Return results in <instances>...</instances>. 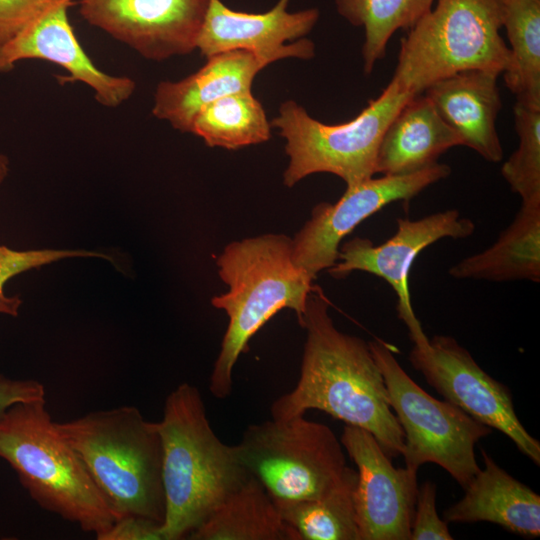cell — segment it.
Returning a JSON list of instances; mask_svg holds the SVG:
<instances>
[{"mask_svg": "<svg viewBox=\"0 0 540 540\" xmlns=\"http://www.w3.org/2000/svg\"><path fill=\"white\" fill-rule=\"evenodd\" d=\"M118 519L134 514L163 524L162 442L157 422L135 406L87 413L58 423Z\"/></svg>", "mask_w": 540, "mask_h": 540, "instance_id": "cell-4", "label": "cell"}, {"mask_svg": "<svg viewBox=\"0 0 540 540\" xmlns=\"http://www.w3.org/2000/svg\"><path fill=\"white\" fill-rule=\"evenodd\" d=\"M190 133L209 147L236 150L266 142L271 125L251 91L229 94L207 103L195 115Z\"/></svg>", "mask_w": 540, "mask_h": 540, "instance_id": "cell-24", "label": "cell"}, {"mask_svg": "<svg viewBox=\"0 0 540 540\" xmlns=\"http://www.w3.org/2000/svg\"><path fill=\"white\" fill-rule=\"evenodd\" d=\"M300 326L307 333L300 377L272 403V419L321 410L370 432L390 458L402 455L404 432L369 344L336 328L320 287L312 288Z\"/></svg>", "mask_w": 540, "mask_h": 540, "instance_id": "cell-1", "label": "cell"}, {"mask_svg": "<svg viewBox=\"0 0 540 540\" xmlns=\"http://www.w3.org/2000/svg\"><path fill=\"white\" fill-rule=\"evenodd\" d=\"M210 0H78L90 25L148 60L163 61L197 49Z\"/></svg>", "mask_w": 540, "mask_h": 540, "instance_id": "cell-13", "label": "cell"}, {"mask_svg": "<svg viewBox=\"0 0 540 540\" xmlns=\"http://www.w3.org/2000/svg\"><path fill=\"white\" fill-rule=\"evenodd\" d=\"M77 257L111 258L97 251L85 249H30L15 250L0 245V314L17 316L22 300L18 295L5 293L6 283L13 277L59 260Z\"/></svg>", "mask_w": 540, "mask_h": 540, "instance_id": "cell-28", "label": "cell"}, {"mask_svg": "<svg viewBox=\"0 0 540 540\" xmlns=\"http://www.w3.org/2000/svg\"><path fill=\"white\" fill-rule=\"evenodd\" d=\"M218 274L229 290L212 298L224 310L228 326L210 377V391L225 399L232 391L234 366L247 352L256 332L284 308L295 311L299 324L313 280L296 266L292 238L264 234L229 243L216 259Z\"/></svg>", "mask_w": 540, "mask_h": 540, "instance_id": "cell-3", "label": "cell"}, {"mask_svg": "<svg viewBox=\"0 0 540 540\" xmlns=\"http://www.w3.org/2000/svg\"><path fill=\"white\" fill-rule=\"evenodd\" d=\"M454 279L540 281V202H521L513 221L484 251L451 266Z\"/></svg>", "mask_w": 540, "mask_h": 540, "instance_id": "cell-21", "label": "cell"}, {"mask_svg": "<svg viewBox=\"0 0 540 540\" xmlns=\"http://www.w3.org/2000/svg\"><path fill=\"white\" fill-rule=\"evenodd\" d=\"M501 1L512 55L506 86L517 104L540 109V0Z\"/></svg>", "mask_w": 540, "mask_h": 540, "instance_id": "cell-25", "label": "cell"}, {"mask_svg": "<svg viewBox=\"0 0 540 540\" xmlns=\"http://www.w3.org/2000/svg\"><path fill=\"white\" fill-rule=\"evenodd\" d=\"M435 0H334L340 16L364 29L363 69L370 74L383 59L389 39L409 30L433 7Z\"/></svg>", "mask_w": 540, "mask_h": 540, "instance_id": "cell-26", "label": "cell"}, {"mask_svg": "<svg viewBox=\"0 0 540 540\" xmlns=\"http://www.w3.org/2000/svg\"><path fill=\"white\" fill-rule=\"evenodd\" d=\"M448 523L436 510V485L427 481L418 487L410 540H452Z\"/></svg>", "mask_w": 540, "mask_h": 540, "instance_id": "cell-29", "label": "cell"}, {"mask_svg": "<svg viewBox=\"0 0 540 540\" xmlns=\"http://www.w3.org/2000/svg\"><path fill=\"white\" fill-rule=\"evenodd\" d=\"M368 344L404 432L405 468L417 473L425 463L437 464L465 489L480 470L475 445L491 434L492 428L417 385L398 363L393 345L379 338Z\"/></svg>", "mask_w": 540, "mask_h": 540, "instance_id": "cell-8", "label": "cell"}, {"mask_svg": "<svg viewBox=\"0 0 540 540\" xmlns=\"http://www.w3.org/2000/svg\"><path fill=\"white\" fill-rule=\"evenodd\" d=\"M340 442L357 466L354 498L360 540H410L417 473L395 468L363 428L345 425Z\"/></svg>", "mask_w": 540, "mask_h": 540, "instance_id": "cell-14", "label": "cell"}, {"mask_svg": "<svg viewBox=\"0 0 540 540\" xmlns=\"http://www.w3.org/2000/svg\"><path fill=\"white\" fill-rule=\"evenodd\" d=\"M275 58L250 50H229L207 58L197 72L155 90L152 114L181 132L191 130L197 112L223 96L251 91L255 76Z\"/></svg>", "mask_w": 540, "mask_h": 540, "instance_id": "cell-17", "label": "cell"}, {"mask_svg": "<svg viewBox=\"0 0 540 540\" xmlns=\"http://www.w3.org/2000/svg\"><path fill=\"white\" fill-rule=\"evenodd\" d=\"M412 97L389 82L355 118L334 125L312 118L293 100L283 102L270 125L278 128L286 140L289 164L283 175L284 184L292 187L315 173L334 174L346 187L373 177L381 138Z\"/></svg>", "mask_w": 540, "mask_h": 540, "instance_id": "cell-7", "label": "cell"}, {"mask_svg": "<svg viewBox=\"0 0 540 540\" xmlns=\"http://www.w3.org/2000/svg\"><path fill=\"white\" fill-rule=\"evenodd\" d=\"M78 0H48L44 9L13 40L0 47V73L9 72L20 61L52 62L68 75L60 83L82 82L94 92L96 101L116 108L135 91L127 76H113L99 69L81 47L68 17Z\"/></svg>", "mask_w": 540, "mask_h": 540, "instance_id": "cell-15", "label": "cell"}, {"mask_svg": "<svg viewBox=\"0 0 540 540\" xmlns=\"http://www.w3.org/2000/svg\"><path fill=\"white\" fill-rule=\"evenodd\" d=\"M288 4L289 0H279L266 12L248 13L210 0L197 49L206 58L223 51L250 50L276 60L310 59L314 44L303 37L313 29L320 12L317 8L289 12Z\"/></svg>", "mask_w": 540, "mask_h": 540, "instance_id": "cell-16", "label": "cell"}, {"mask_svg": "<svg viewBox=\"0 0 540 540\" xmlns=\"http://www.w3.org/2000/svg\"><path fill=\"white\" fill-rule=\"evenodd\" d=\"M187 539L301 540L283 520L264 486L252 475Z\"/></svg>", "mask_w": 540, "mask_h": 540, "instance_id": "cell-22", "label": "cell"}, {"mask_svg": "<svg viewBox=\"0 0 540 540\" xmlns=\"http://www.w3.org/2000/svg\"><path fill=\"white\" fill-rule=\"evenodd\" d=\"M484 468L473 477L461 500L445 510L449 522L487 521L523 537L540 535V496L498 466L482 450Z\"/></svg>", "mask_w": 540, "mask_h": 540, "instance_id": "cell-19", "label": "cell"}, {"mask_svg": "<svg viewBox=\"0 0 540 540\" xmlns=\"http://www.w3.org/2000/svg\"><path fill=\"white\" fill-rule=\"evenodd\" d=\"M55 423L45 400L10 406L0 415V458L42 509L96 537L117 518Z\"/></svg>", "mask_w": 540, "mask_h": 540, "instance_id": "cell-5", "label": "cell"}, {"mask_svg": "<svg viewBox=\"0 0 540 540\" xmlns=\"http://www.w3.org/2000/svg\"><path fill=\"white\" fill-rule=\"evenodd\" d=\"M357 471L348 467L343 479L317 499L276 501L283 520L301 540H360L355 510Z\"/></svg>", "mask_w": 540, "mask_h": 540, "instance_id": "cell-23", "label": "cell"}, {"mask_svg": "<svg viewBox=\"0 0 540 540\" xmlns=\"http://www.w3.org/2000/svg\"><path fill=\"white\" fill-rule=\"evenodd\" d=\"M9 172V160L6 155L0 153V184L5 180Z\"/></svg>", "mask_w": 540, "mask_h": 540, "instance_id": "cell-33", "label": "cell"}, {"mask_svg": "<svg viewBox=\"0 0 540 540\" xmlns=\"http://www.w3.org/2000/svg\"><path fill=\"white\" fill-rule=\"evenodd\" d=\"M97 540H165L162 523L140 515H124L103 533Z\"/></svg>", "mask_w": 540, "mask_h": 540, "instance_id": "cell-31", "label": "cell"}, {"mask_svg": "<svg viewBox=\"0 0 540 540\" xmlns=\"http://www.w3.org/2000/svg\"><path fill=\"white\" fill-rule=\"evenodd\" d=\"M409 361L445 400L505 434L520 452L540 464V443L518 419L510 390L487 374L456 339L435 335L426 349L413 346Z\"/></svg>", "mask_w": 540, "mask_h": 540, "instance_id": "cell-12", "label": "cell"}, {"mask_svg": "<svg viewBox=\"0 0 540 540\" xmlns=\"http://www.w3.org/2000/svg\"><path fill=\"white\" fill-rule=\"evenodd\" d=\"M42 383L27 379H11L0 374V415L10 406L21 402L45 400Z\"/></svg>", "mask_w": 540, "mask_h": 540, "instance_id": "cell-32", "label": "cell"}, {"mask_svg": "<svg viewBox=\"0 0 540 540\" xmlns=\"http://www.w3.org/2000/svg\"><path fill=\"white\" fill-rule=\"evenodd\" d=\"M425 95L410 98L387 126L377 152L375 174L405 175L438 163L440 155L461 146Z\"/></svg>", "mask_w": 540, "mask_h": 540, "instance_id": "cell-20", "label": "cell"}, {"mask_svg": "<svg viewBox=\"0 0 540 540\" xmlns=\"http://www.w3.org/2000/svg\"><path fill=\"white\" fill-rule=\"evenodd\" d=\"M474 231V222L462 217L456 209L417 220L398 218L394 235L382 244L375 245L362 237L341 244L337 262L327 271L334 279H344L354 271H363L385 280L396 294L398 317L406 325L414 347L426 349L429 338L411 303L409 276L412 265L433 243L445 238L465 239Z\"/></svg>", "mask_w": 540, "mask_h": 540, "instance_id": "cell-10", "label": "cell"}, {"mask_svg": "<svg viewBox=\"0 0 540 540\" xmlns=\"http://www.w3.org/2000/svg\"><path fill=\"white\" fill-rule=\"evenodd\" d=\"M517 149L501 167V174L521 202H540V109L515 104Z\"/></svg>", "mask_w": 540, "mask_h": 540, "instance_id": "cell-27", "label": "cell"}, {"mask_svg": "<svg viewBox=\"0 0 540 540\" xmlns=\"http://www.w3.org/2000/svg\"><path fill=\"white\" fill-rule=\"evenodd\" d=\"M502 27L501 0H436L401 39L390 82L416 96L463 71L503 74L512 67V55Z\"/></svg>", "mask_w": 540, "mask_h": 540, "instance_id": "cell-6", "label": "cell"}, {"mask_svg": "<svg viewBox=\"0 0 540 540\" xmlns=\"http://www.w3.org/2000/svg\"><path fill=\"white\" fill-rule=\"evenodd\" d=\"M451 173L449 165L436 163L405 175H382L347 187L335 203L322 202L292 239L293 261L315 280L338 260L342 240L360 223L387 205L409 201Z\"/></svg>", "mask_w": 540, "mask_h": 540, "instance_id": "cell-11", "label": "cell"}, {"mask_svg": "<svg viewBox=\"0 0 540 540\" xmlns=\"http://www.w3.org/2000/svg\"><path fill=\"white\" fill-rule=\"evenodd\" d=\"M498 74L468 70L442 79L424 92L461 144L489 162H500L503 149L496 128L501 109Z\"/></svg>", "mask_w": 540, "mask_h": 540, "instance_id": "cell-18", "label": "cell"}, {"mask_svg": "<svg viewBox=\"0 0 540 540\" xmlns=\"http://www.w3.org/2000/svg\"><path fill=\"white\" fill-rule=\"evenodd\" d=\"M236 447L247 471L276 501L320 498L348 469L343 446L330 427L304 415L251 424Z\"/></svg>", "mask_w": 540, "mask_h": 540, "instance_id": "cell-9", "label": "cell"}, {"mask_svg": "<svg viewBox=\"0 0 540 540\" xmlns=\"http://www.w3.org/2000/svg\"><path fill=\"white\" fill-rule=\"evenodd\" d=\"M162 442L165 540H180L197 529L251 474L236 445L213 431L199 390L181 383L165 399L157 422Z\"/></svg>", "mask_w": 540, "mask_h": 540, "instance_id": "cell-2", "label": "cell"}, {"mask_svg": "<svg viewBox=\"0 0 540 540\" xmlns=\"http://www.w3.org/2000/svg\"><path fill=\"white\" fill-rule=\"evenodd\" d=\"M47 2L48 0H0V47L25 29Z\"/></svg>", "mask_w": 540, "mask_h": 540, "instance_id": "cell-30", "label": "cell"}]
</instances>
